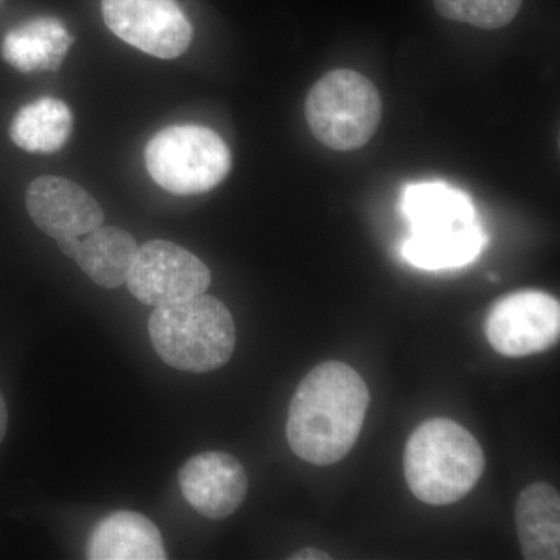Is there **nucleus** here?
<instances>
[{"label": "nucleus", "mask_w": 560, "mask_h": 560, "mask_svg": "<svg viewBox=\"0 0 560 560\" xmlns=\"http://www.w3.org/2000/svg\"><path fill=\"white\" fill-rule=\"evenodd\" d=\"M370 400L366 383L349 364L326 361L313 368L291 399V451L313 466L340 463L359 440Z\"/></svg>", "instance_id": "1"}, {"label": "nucleus", "mask_w": 560, "mask_h": 560, "mask_svg": "<svg viewBox=\"0 0 560 560\" xmlns=\"http://www.w3.org/2000/svg\"><path fill=\"white\" fill-rule=\"evenodd\" d=\"M401 212L411 226L404 257L422 270H448L477 259L485 232L469 195L448 184H410L401 195Z\"/></svg>", "instance_id": "2"}, {"label": "nucleus", "mask_w": 560, "mask_h": 560, "mask_svg": "<svg viewBox=\"0 0 560 560\" xmlns=\"http://www.w3.org/2000/svg\"><path fill=\"white\" fill-rule=\"evenodd\" d=\"M480 442L452 419L427 420L412 431L404 455V474L412 495L431 506L456 503L485 471Z\"/></svg>", "instance_id": "3"}, {"label": "nucleus", "mask_w": 560, "mask_h": 560, "mask_svg": "<svg viewBox=\"0 0 560 560\" xmlns=\"http://www.w3.org/2000/svg\"><path fill=\"white\" fill-rule=\"evenodd\" d=\"M149 331L165 364L195 374L223 368L237 341L230 308L205 293L154 308Z\"/></svg>", "instance_id": "4"}, {"label": "nucleus", "mask_w": 560, "mask_h": 560, "mask_svg": "<svg viewBox=\"0 0 560 560\" xmlns=\"http://www.w3.org/2000/svg\"><path fill=\"white\" fill-rule=\"evenodd\" d=\"M305 119L313 136L327 149L359 150L381 125V92L355 70H330L308 92Z\"/></svg>", "instance_id": "5"}, {"label": "nucleus", "mask_w": 560, "mask_h": 560, "mask_svg": "<svg viewBox=\"0 0 560 560\" xmlns=\"http://www.w3.org/2000/svg\"><path fill=\"white\" fill-rule=\"evenodd\" d=\"M151 178L175 195L206 194L231 172L224 140L201 125H175L153 136L145 150Z\"/></svg>", "instance_id": "6"}, {"label": "nucleus", "mask_w": 560, "mask_h": 560, "mask_svg": "<svg viewBox=\"0 0 560 560\" xmlns=\"http://www.w3.org/2000/svg\"><path fill=\"white\" fill-rule=\"evenodd\" d=\"M486 337L500 355L510 359L547 352L560 337V304L540 290L514 291L490 307Z\"/></svg>", "instance_id": "7"}, {"label": "nucleus", "mask_w": 560, "mask_h": 560, "mask_svg": "<svg viewBox=\"0 0 560 560\" xmlns=\"http://www.w3.org/2000/svg\"><path fill=\"white\" fill-rule=\"evenodd\" d=\"M102 13L114 35L162 60L180 57L194 38L176 0H102Z\"/></svg>", "instance_id": "8"}, {"label": "nucleus", "mask_w": 560, "mask_h": 560, "mask_svg": "<svg viewBox=\"0 0 560 560\" xmlns=\"http://www.w3.org/2000/svg\"><path fill=\"white\" fill-rule=\"evenodd\" d=\"M209 268L190 250L167 241H151L138 248L128 272V290L151 307L206 293Z\"/></svg>", "instance_id": "9"}, {"label": "nucleus", "mask_w": 560, "mask_h": 560, "mask_svg": "<svg viewBox=\"0 0 560 560\" xmlns=\"http://www.w3.org/2000/svg\"><path fill=\"white\" fill-rule=\"evenodd\" d=\"M28 215L55 242L80 238L97 230L105 213L97 200L73 180L40 176L25 194Z\"/></svg>", "instance_id": "10"}, {"label": "nucleus", "mask_w": 560, "mask_h": 560, "mask_svg": "<svg viewBox=\"0 0 560 560\" xmlns=\"http://www.w3.org/2000/svg\"><path fill=\"white\" fill-rule=\"evenodd\" d=\"M187 503L210 521L230 517L248 493V475L230 453L206 452L191 456L178 474Z\"/></svg>", "instance_id": "11"}, {"label": "nucleus", "mask_w": 560, "mask_h": 560, "mask_svg": "<svg viewBox=\"0 0 560 560\" xmlns=\"http://www.w3.org/2000/svg\"><path fill=\"white\" fill-rule=\"evenodd\" d=\"M91 560H164L167 551L160 529L145 515L117 511L91 530L86 545Z\"/></svg>", "instance_id": "12"}, {"label": "nucleus", "mask_w": 560, "mask_h": 560, "mask_svg": "<svg viewBox=\"0 0 560 560\" xmlns=\"http://www.w3.org/2000/svg\"><path fill=\"white\" fill-rule=\"evenodd\" d=\"M515 526L523 559H560V495L548 482H533L515 503Z\"/></svg>", "instance_id": "13"}, {"label": "nucleus", "mask_w": 560, "mask_h": 560, "mask_svg": "<svg viewBox=\"0 0 560 560\" xmlns=\"http://www.w3.org/2000/svg\"><path fill=\"white\" fill-rule=\"evenodd\" d=\"M72 43L73 36L60 20L39 16L11 28L3 36L0 54L20 72H57Z\"/></svg>", "instance_id": "14"}, {"label": "nucleus", "mask_w": 560, "mask_h": 560, "mask_svg": "<svg viewBox=\"0 0 560 560\" xmlns=\"http://www.w3.org/2000/svg\"><path fill=\"white\" fill-rule=\"evenodd\" d=\"M138 248L130 232L102 224L80 241L75 260L92 282L113 290L127 282Z\"/></svg>", "instance_id": "15"}, {"label": "nucleus", "mask_w": 560, "mask_h": 560, "mask_svg": "<svg viewBox=\"0 0 560 560\" xmlns=\"http://www.w3.org/2000/svg\"><path fill=\"white\" fill-rule=\"evenodd\" d=\"M73 117L65 102L43 97L18 110L10 125L14 145L31 153H55L68 142Z\"/></svg>", "instance_id": "16"}, {"label": "nucleus", "mask_w": 560, "mask_h": 560, "mask_svg": "<svg viewBox=\"0 0 560 560\" xmlns=\"http://www.w3.org/2000/svg\"><path fill=\"white\" fill-rule=\"evenodd\" d=\"M445 20L464 22L482 31L510 24L521 11L522 0H433Z\"/></svg>", "instance_id": "17"}, {"label": "nucleus", "mask_w": 560, "mask_h": 560, "mask_svg": "<svg viewBox=\"0 0 560 560\" xmlns=\"http://www.w3.org/2000/svg\"><path fill=\"white\" fill-rule=\"evenodd\" d=\"M291 560H329L330 555L326 551H320L318 548H302V550L293 552L290 556Z\"/></svg>", "instance_id": "18"}, {"label": "nucleus", "mask_w": 560, "mask_h": 560, "mask_svg": "<svg viewBox=\"0 0 560 560\" xmlns=\"http://www.w3.org/2000/svg\"><path fill=\"white\" fill-rule=\"evenodd\" d=\"M61 253L69 259H75L77 250H79L80 238H66V241L57 242Z\"/></svg>", "instance_id": "19"}, {"label": "nucleus", "mask_w": 560, "mask_h": 560, "mask_svg": "<svg viewBox=\"0 0 560 560\" xmlns=\"http://www.w3.org/2000/svg\"><path fill=\"white\" fill-rule=\"evenodd\" d=\"M7 429H9V410H7L5 399L0 393V442L5 438Z\"/></svg>", "instance_id": "20"}]
</instances>
